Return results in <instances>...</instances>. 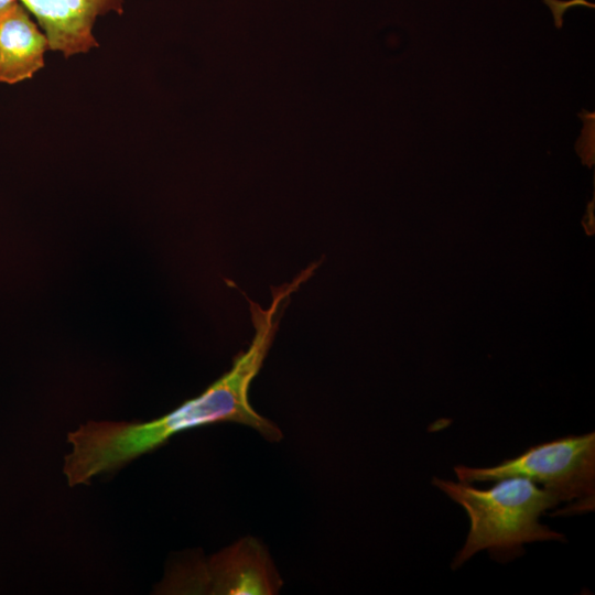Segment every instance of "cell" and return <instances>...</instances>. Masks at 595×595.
<instances>
[{"label":"cell","instance_id":"obj_1","mask_svg":"<svg viewBox=\"0 0 595 595\" xmlns=\"http://www.w3.org/2000/svg\"><path fill=\"white\" fill-rule=\"evenodd\" d=\"M245 298L250 305L252 340L235 357L231 368L199 396L152 421H89L68 433L72 451L64 458L63 472L71 487L89 485L93 477L121 468L173 435L194 428L234 422L256 430L268 441L281 440V430L251 407L249 388L272 345L291 293L284 286L272 288L268 309Z\"/></svg>","mask_w":595,"mask_h":595},{"label":"cell","instance_id":"obj_2","mask_svg":"<svg viewBox=\"0 0 595 595\" xmlns=\"http://www.w3.org/2000/svg\"><path fill=\"white\" fill-rule=\"evenodd\" d=\"M496 482L480 489L468 483L433 478V485L459 504L470 521L466 542L455 555L453 569L485 549L502 559L520 554L524 543L564 540L562 533L539 521L545 510L560 502L554 495L526 477L511 476Z\"/></svg>","mask_w":595,"mask_h":595},{"label":"cell","instance_id":"obj_3","mask_svg":"<svg viewBox=\"0 0 595 595\" xmlns=\"http://www.w3.org/2000/svg\"><path fill=\"white\" fill-rule=\"evenodd\" d=\"M454 472L459 482L468 484L496 482L511 476L526 477L542 485L560 502L575 501L571 511L593 510L595 433L569 435L537 444L491 467L458 465Z\"/></svg>","mask_w":595,"mask_h":595},{"label":"cell","instance_id":"obj_4","mask_svg":"<svg viewBox=\"0 0 595 595\" xmlns=\"http://www.w3.org/2000/svg\"><path fill=\"white\" fill-rule=\"evenodd\" d=\"M281 585L267 550L248 537L208 560L192 556L173 563L155 593L272 595Z\"/></svg>","mask_w":595,"mask_h":595},{"label":"cell","instance_id":"obj_5","mask_svg":"<svg viewBox=\"0 0 595 595\" xmlns=\"http://www.w3.org/2000/svg\"><path fill=\"white\" fill-rule=\"evenodd\" d=\"M44 32L51 51L65 57L98 46L94 25L108 12L121 14L123 0H18Z\"/></svg>","mask_w":595,"mask_h":595},{"label":"cell","instance_id":"obj_6","mask_svg":"<svg viewBox=\"0 0 595 595\" xmlns=\"http://www.w3.org/2000/svg\"><path fill=\"white\" fill-rule=\"evenodd\" d=\"M47 50L44 32L18 0L0 10V84L32 78Z\"/></svg>","mask_w":595,"mask_h":595},{"label":"cell","instance_id":"obj_7","mask_svg":"<svg viewBox=\"0 0 595 595\" xmlns=\"http://www.w3.org/2000/svg\"><path fill=\"white\" fill-rule=\"evenodd\" d=\"M17 0H0V10L13 3Z\"/></svg>","mask_w":595,"mask_h":595}]
</instances>
